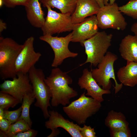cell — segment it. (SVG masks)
I'll return each instance as SVG.
<instances>
[{"mask_svg": "<svg viewBox=\"0 0 137 137\" xmlns=\"http://www.w3.org/2000/svg\"><path fill=\"white\" fill-rule=\"evenodd\" d=\"M45 81L50 92L51 104L53 107L66 106L70 104L71 98L78 95L77 91L69 86L73 82L72 78L58 67L52 70Z\"/></svg>", "mask_w": 137, "mask_h": 137, "instance_id": "1", "label": "cell"}, {"mask_svg": "<svg viewBox=\"0 0 137 137\" xmlns=\"http://www.w3.org/2000/svg\"><path fill=\"white\" fill-rule=\"evenodd\" d=\"M101 102L86 96L85 92L77 99L63 108L70 118L79 125L84 124L88 118L98 112L101 107Z\"/></svg>", "mask_w": 137, "mask_h": 137, "instance_id": "2", "label": "cell"}, {"mask_svg": "<svg viewBox=\"0 0 137 137\" xmlns=\"http://www.w3.org/2000/svg\"><path fill=\"white\" fill-rule=\"evenodd\" d=\"M23 47L10 38L0 37V76L2 79L17 76L15 69L17 57Z\"/></svg>", "mask_w": 137, "mask_h": 137, "instance_id": "3", "label": "cell"}, {"mask_svg": "<svg viewBox=\"0 0 137 137\" xmlns=\"http://www.w3.org/2000/svg\"><path fill=\"white\" fill-rule=\"evenodd\" d=\"M112 34H108L105 31H98L83 43L87 56L85 62L81 65L90 63L94 67L102 61L111 46Z\"/></svg>", "mask_w": 137, "mask_h": 137, "instance_id": "4", "label": "cell"}, {"mask_svg": "<svg viewBox=\"0 0 137 137\" xmlns=\"http://www.w3.org/2000/svg\"><path fill=\"white\" fill-rule=\"evenodd\" d=\"M28 74L36 100L34 105L41 109L45 118H48L49 115L48 108L50 107L51 95L45 81L44 73L42 69L37 68L34 66L30 69Z\"/></svg>", "mask_w": 137, "mask_h": 137, "instance_id": "5", "label": "cell"}, {"mask_svg": "<svg viewBox=\"0 0 137 137\" xmlns=\"http://www.w3.org/2000/svg\"><path fill=\"white\" fill-rule=\"evenodd\" d=\"M117 59L116 54L108 51L98 65L97 68L92 69L91 71L93 78L104 90H110L112 85L110 79H113L115 83V86H113L115 94L122 89L123 85L122 83H118L115 78L114 64Z\"/></svg>", "mask_w": 137, "mask_h": 137, "instance_id": "6", "label": "cell"}, {"mask_svg": "<svg viewBox=\"0 0 137 137\" xmlns=\"http://www.w3.org/2000/svg\"><path fill=\"white\" fill-rule=\"evenodd\" d=\"M72 37V32L65 37L43 35L39 37L40 40L49 45L54 52V56L51 64L52 67H57L66 59L74 58L78 55L77 53L72 52L69 49V44L71 42Z\"/></svg>", "mask_w": 137, "mask_h": 137, "instance_id": "7", "label": "cell"}, {"mask_svg": "<svg viewBox=\"0 0 137 137\" xmlns=\"http://www.w3.org/2000/svg\"><path fill=\"white\" fill-rule=\"evenodd\" d=\"M46 7L47 10V14L41 28L43 35L52 36L72 30L74 24L72 22L71 14L57 12L48 6Z\"/></svg>", "mask_w": 137, "mask_h": 137, "instance_id": "8", "label": "cell"}, {"mask_svg": "<svg viewBox=\"0 0 137 137\" xmlns=\"http://www.w3.org/2000/svg\"><path fill=\"white\" fill-rule=\"evenodd\" d=\"M115 2L100 8L96 15L98 27L102 29L111 28L124 30L127 24Z\"/></svg>", "mask_w": 137, "mask_h": 137, "instance_id": "9", "label": "cell"}, {"mask_svg": "<svg viewBox=\"0 0 137 137\" xmlns=\"http://www.w3.org/2000/svg\"><path fill=\"white\" fill-rule=\"evenodd\" d=\"M34 41V38L31 36L28 38L23 44L15 62V69L16 75L19 73L28 74L41 56V53L35 50Z\"/></svg>", "mask_w": 137, "mask_h": 137, "instance_id": "10", "label": "cell"}, {"mask_svg": "<svg viewBox=\"0 0 137 137\" xmlns=\"http://www.w3.org/2000/svg\"><path fill=\"white\" fill-rule=\"evenodd\" d=\"M12 80H5L0 85V92L9 94L22 102L23 97L33 91L28 74L19 73Z\"/></svg>", "mask_w": 137, "mask_h": 137, "instance_id": "11", "label": "cell"}, {"mask_svg": "<svg viewBox=\"0 0 137 137\" xmlns=\"http://www.w3.org/2000/svg\"><path fill=\"white\" fill-rule=\"evenodd\" d=\"M49 116L45 122V126L52 131L48 137L57 136L60 133L57 128L60 127L66 130L72 137H82L80 133L81 127L77 124L65 118L58 112L52 110L48 111Z\"/></svg>", "mask_w": 137, "mask_h": 137, "instance_id": "12", "label": "cell"}, {"mask_svg": "<svg viewBox=\"0 0 137 137\" xmlns=\"http://www.w3.org/2000/svg\"><path fill=\"white\" fill-rule=\"evenodd\" d=\"M98 28L96 15L86 18L81 22L74 24L71 42H79L83 46L84 41L96 34L98 31Z\"/></svg>", "mask_w": 137, "mask_h": 137, "instance_id": "13", "label": "cell"}, {"mask_svg": "<svg viewBox=\"0 0 137 137\" xmlns=\"http://www.w3.org/2000/svg\"><path fill=\"white\" fill-rule=\"evenodd\" d=\"M78 84L81 89L86 90V96H90L101 102L104 100L103 95L111 93L110 90H105L101 88L93 77L91 71L87 68L83 70Z\"/></svg>", "mask_w": 137, "mask_h": 137, "instance_id": "14", "label": "cell"}, {"mask_svg": "<svg viewBox=\"0 0 137 137\" xmlns=\"http://www.w3.org/2000/svg\"><path fill=\"white\" fill-rule=\"evenodd\" d=\"M100 8L95 0H77L75 9L71 15L73 23H79L88 17L96 15Z\"/></svg>", "mask_w": 137, "mask_h": 137, "instance_id": "15", "label": "cell"}, {"mask_svg": "<svg viewBox=\"0 0 137 137\" xmlns=\"http://www.w3.org/2000/svg\"><path fill=\"white\" fill-rule=\"evenodd\" d=\"M39 0H31L25 7L28 20L33 26L41 28L45 20Z\"/></svg>", "mask_w": 137, "mask_h": 137, "instance_id": "16", "label": "cell"}, {"mask_svg": "<svg viewBox=\"0 0 137 137\" xmlns=\"http://www.w3.org/2000/svg\"><path fill=\"white\" fill-rule=\"evenodd\" d=\"M119 50L122 57L127 61L137 62V36H125L119 44Z\"/></svg>", "mask_w": 137, "mask_h": 137, "instance_id": "17", "label": "cell"}, {"mask_svg": "<svg viewBox=\"0 0 137 137\" xmlns=\"http://www.w3.org/2000/svg\"><path fill=\"white\" fill-rule=\"evenodd\" d=\"M127 61L126 65L118 70L117 77L123 85L132 87L137 85V62Z\"/></svg>", "mask_w": 137, "mask_h": 137, "instance_id": "18", "label": "cell"}, {"mask_svg": "<svg viewBox=\"0 0 137 137\" xmlns=\"http://www.w3.org/2000/svg\"><path fill=\"white\" fill-rule=\"evenodd\" d=\"M44 7L48 6L59 10L61 13L71 15L75 9L77 0H39Z\"/></svg>", "mask_w": 137, "mask_h": 137, "instance_id": "19", "label": "cell"}, {"mask_svg": "<svg viewBox=\"0 0 137 137\" xmlns=\"http://www.w3.org/2000/svg\"><path fill=\"white\" fill-rule=\"evenodd\" d=\"M105 125L109 128L117 129L129 127V124L122 112L112 110L108 112L105 121Z\"/></svg>", "mask_w": 137, "mask_h": 137, "instance_id": "20", "label": "cell"}, {"mask_svg": "<svg viewBox=\"0 0 137 137\" xmlns=\"http://www.w3.org/2000/svg\"><path fill=\"white\" fill-rule=\"evenodd\" d=\"M35 99V97L33 91L23 97L21 105L22 108V110L21 114L18 119L24 120L31 127L32 122L30 117L29 109L31 105L34 102Z\"/></svg>", "mask_w": 137, "mask_h": 137, "instance_id": "21", "label": "cell"}, {"mask_svg": "<svg viewBox=\"0 0 137 137\" xmlns=\"http://www.w3.org/2000/svg\"><path fill=\"white\" fill-rule=\"evenodd\" d=\"M31 128L25 120L23 119H19L11 125L9 130L6 133H4L0 132V136L12 137L19 133L26 131L31 129Z\"/></svg>", "mask_w": 137, "mask_h": 137, "instance_id": "22", "label": "cell"}, {"mask_svg": "<svg viewBox=\"0 0 137 137\" xmlns=\"http://www.w3.org/2000/svg\"><path fill=\"white\" fill-rule=\"evenodd\" d=\"M20 103V101L11 95L0 92V108L4 110L13 108Z\"/></svg>", "mask_w": 137, "mask_h": 137, "instance_id": "23", "label": "cell"}, {"mask_svg": "<svg viewBox=\"0 0 137 137\" xmlns=\"http://www.w3.org/2000/svg\"><path fill=\"white\" fill-rule=\"evenodd\" d=\"M121 12L134 19H137V0H130L125 5L119 7Z\"/></svg>", "mask_w": 137, "mask_h": 137, "instance_id": "24", "label": "cell"}, {"mask_svg": "<svg viewBox=\"0 0 137 137\" xmlns=\"http://www.w3.org/2000/svg\"><path fill=\"white\" fill-rule=\"evenodd\" d=\"M22 105L17 109L11 111L8 110L4 111L3 118L7 119L12 124L18 119L22 110Z\"/></svg>", "mask_w": 137, "mask_h": 137, "instance_id": "25", "label": "cell"}, {"mask_svg": "<svg viewBox=\"0 0 137 137\" xmlns=\"http://www.w3.org/2000/svg\"><path fill=\"white\" fill-rule=\"evenodd\" d=\"M111 137H130L131 134L129 127L117 129L109 128Z\"/></svg>", "mask_w": 137, "mask_h": 137, "instance_id": "26", "label": "cell"}, {"mask_svg": "<svg viewBox=\"0 0 137 137\" xmlns=\"http://www.w3.org/2000/svg\"><path fill=\"white\" fill-rule=\"evenodd\" d=\"M4 5L9 8H13L17 6L27 5L31 0H2Z\"/></svg>", "mask_w": 137, "mask_h": 137, "instance_id": "27", "label": "cell"}, {"mask_svg": "<svg viewBox=\"0 0 137 137\" xmlns=\"http://www.w3.org/2000/svg\"><path fill=\"white\" fill-rule=\"evenodd\" d=\"M80 133L82 137H96L94 128L84 124L83 127H81Z\"/></svg>", "mask_w": 137, "mask_h": 137, "instance_id": "28", "label": "cell"}, {"mask_svg": "<svg viewBox=\"0 0 137 137\" xmlns=\"http://www.w3.org/2000/svg\"><path fill=\"white\" fill-rule=\"evenodd\" d=\"M38 133L37 131L31 129L26 131L19 133L12 137H35Z\"/></svg>", "mask_w": 137, "mask_h": 137, "instance_id": "29", "label": "cell"}, {"mask_svg": "<svg viewBox=\"0 0 137 137\" xmlns=\"http://www.w3.org/2000/svg\"><path fill=\"white\" fill-rule=\"evenodd\" d=\"M11 124L8 120L4 118L0 119V132L6 133L9 130Z\"/></svg>", "mask_w": 137, "mask_h": 137, "instance_id": "30", "label": "cell"}, {"mask_svg": "<svg viewBox=\"0 0 137 137\" xmlns=\"http://www.w3.org/2000/svg\"><path fill=\"white\" fill-rule=\"evenodd\" d=\"M131 30L135 35L137 36V22L133 23L131 26Z\"/></svg>", "mask_w": 137, "mask_h": 137, "instance_id": "31", "label": "cell"}, {"mask_svg": "<svg viewBox=\"0 0 137 137\" xmlns=\"http://www.w3.org/2000/svg\"><path fill=\"white\" fill-rule=\"evenodd\" d=\"M6 28V23L4 22L1 19L0 20V34Z\"/></svg>", "mask_w": 137, "mask_h": 137, "instance_id": "32", "label": "cell"}, {"mask_svg": "<svg viewBox=\"0 0 137 137\" xmlns=\"http://www.w3.org/2000/svg\"><path fill=\"white\" fill-rule=\"evenodd\" d=\"M116 0H103L105 5H111L114 4Z\"/></svg>", "mask_w": 137, "mask_h": 137, "instance_id": "33", "label": "cell"}, {"mask_svg": "<svg viewBox=\"0 0 137 137\" xmlns=\"http://www.w3.org/2000/svg\"><path fill=\"white\" fill-rule=\"evenodd\" d=\"M99 5L100 8L104 7L105 5L104 3L103 0H95Z\"/></svg>", "mask_w": 137, "mask_h": 137, "instance_id": "34", "label": "cell"}, {"mask_svg": "<svg viewBox=\"0 0 137 137\" xmlns=\"http://www.w3.org/2000/svg\"><path fill=\"white\" fill-rule=\"evenodd\" d=\"M4 5V3L2 0H0V7H1Z\"/></svg>", "mask_w": 137, "mask_h": 137, "instance_id": "35", "label": "cell"}]
</instances>
